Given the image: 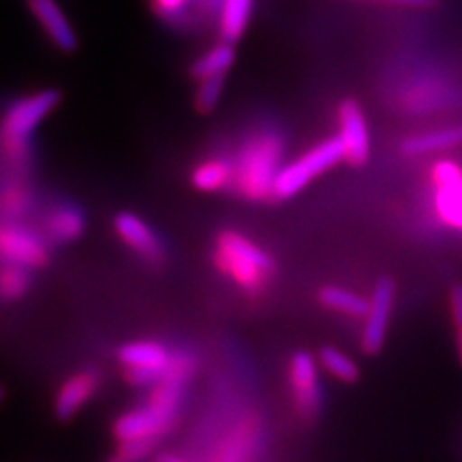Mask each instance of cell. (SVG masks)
<instances>
[{
	"label": "cell",
	"instance_id": "6da1fadb",
	"mask_svg": "<svg viewBox=\"0 0 462 462\" xmlns=\"http://www.w3.org/2000/svg\"><path fill=\"white\" fill-rule=\"evenodd\" d=\"M283 139L273 129H264L243 143L234 161V187L253 202L272 199L273 183L283 168Z\"/></svg>",
	"mask_w": 462,
	"mask_h": 462
},
{
	"label": "cell",
	"instance_id": "7a4b0ae2",
	"mask_svg": "<svg viewBox=\"0 0 462 462\" xmlns=\"http://www.w3.org/2000/svg\"><path fill=\"white\" fill-rule=\"evenodd\" d=\"M214 264L247 293H260L276 273L272 256L239 231H222L216 237Z\"/></svg>",
	"mask_w": 462,
	"mask_h": 462
},
{
	"label": "cell",
	"instance_id": "3957f363",
	"mask_svg": "<svg viewBox=\"0 0 462 462\" xmlns=\"http://www.w3.org/2000/svg\"><path fill=\"white\" fill-rule=\"evenodd\" d=\"M185 380L166 378L156 383L149 402L122 414L114 422V436L118 441L154 438L158 439L171 428L185 395Z\"/></svg>",
	"mask_w": 462,
	"mask_h": 462
},
{
	"label": "cell",
	"instance_id": "277c9868",
	"mask_svg": "<svg viewBox=\"0 0 462 462\" xmlns=\"http://www.w3.org/2000/svg\"><path fill=\"white\" fill-rule=\"evenodd\" d=\"M60 103V93L45 89L12 103L3 122V151L12 162L20 164L29 154V139L41 122Z\"/></svg>",
	"mask_w": 462,
	"mask_h": 462
},
{
	"label": "cell",
	"instance_id": "5b68a950",
	"mask_svg": "<svg viewBox=\"0 0 462 462\" xmlns=\"http://www.w3.org/2000/svg\"><path fill=\"white\" fill-rule=\"evenodd\" d=\"M341 161H345V151H343V143L339 135L314 144L310 151L300 154L297 161H293L291 164H285L280 170L278 180L273 183L272 199L273 200L291 199L293 195L305 189L314 178L328 171L329 168H334Z\"/></svg>",
	"mask_w": 462,
	"mask_h": 462
},
{
	"label": "cell",
	"instance_id": "8992f818",
	"mask_svg": "<svg viewBox=\"0 0 462 462\" xmlns=\"http://www.w3.org/2000/svg\"><path fill=\"white\" fill-rule=\"evenodd\" d=\"M433 185V212L453 231H462V166L441 158L430 170Z\"/></svg>",
	"mask_w": 462,
	"mask_h": 462
},
{
	"label": "cell",
	"instance_id": "52a82bcc",
	"mask_svg": "<svg viewBox=\"0 0 462 462\" xmlns=\"http://www.w3.org/2000/svg\"><path fill=\"white\" fill-rule=\"evenodd\" d=\"M0 253L3 264H14L22 268H41L47 264V245L33 229L18 222H5L0 229Z\"/></svg>",
	"mask_w": 462,
	"mask_h": 462
},
{
	"label": "cell",
	"instance_id": "ba28073f",
	"mask_svg": "<svg viewBox=\"0 0 462 462\" xmlns=\"http://www.w3.org/2000/svg\"><path fill=\"white\" fill-rule=\"evenodd\" d=\"M395 302V283L392 278H382L372 289L370 309L360 336V346L366 355H378L383 349L389 320H392Z\"/></svg>",
	"mask_w": 462,
	"mask_h": 462
},
{
	"label": "cell",
	"instance_id": "9c48e42d",
	"mask_svg": "<svg viewBox=\"0 0 462 462\" xmlns=\"http://www.w3.org/2000/svg\"><path fill=\"white\" fill-rule=\"evenodd\" d=\"M339 139L343 143L345 162L351 166H363L370 158V132L363 108L355 98H345L337 108Z\"/></svg>",
	"mask_w": 462,
	"mask_h": 462
},
{
	"label": "cell",
	"instance_id": "30bf717a",
	"mask_svg": "<svg viewBox=\"0 0 462 462\" xmlns=\"http://www.w3.org/2000/svg\"><path fill=\"white\" fill-rule=\"evenodd\" d=\"M289 378H291L299 414L305 420H314L322 407V393L318 385V368L310 353L299 351L293 355L289 365Z\"/></svg>",
	"mask_w": 462,
	"mask_h": 462
},
{
	"label": "cell",
	"instance_id": "8fae6325",
	"mask_svg": "<svg viewBox=\"0 0 462 462\" xmlns=\"http://www.w3.org/2000/svg\"><path fill=\"white\" fill-rule=\"evenodd\" d=\"M114 231L129 249L147 258L149 263H161L164 258V247L161 239L149 227L141 216L134 212H118L114 216Z\"/></svg>",
	"mask_w": 462,
	"mask_h": 462
},
{
	"label": "cell",
	"instance_id": "7c38bea8",
	"mask_svg": "<svg viewBox=\"0 0 462 462\" xmlns=\"http://www.w3.org/2000/svg\"><path fill=\"white\" fill-rule=\"evenodd\" d=\"M27 8L58 51L74 52L78 49V35L56 0H27Z\"/></svg>",
	"mask_w": 462,
	"mask_h": 462
},
{
	"label": "cell",
	"instance_id": "4fadbf2b",
	"mask_svg": "<svg viewBox=\"0 0 462 462\" xmlns=\"http://www.w3.org/2000/svg\"><path fill=\"white\" fill-rule=\"evenodd\" d=\"M97 374L95 372H79L68 378L62 387L58 389L54 399V414L58 420H69L83 404L91 399L97 392Z\"/></svg>",
	"mask_w": 462,
	"mask_h": 462
},
{
	"label": "cell",
	"instance_id": "5bb4252c",
	"mask_svg": "<svg viewBox=\"0 0 462 462\" xmlns=\"http://www.w3.org/2000/svg\"><path fill=\"white\" fill-rule=\"evenodd\" d=\"M457 147H462V125L431 129V132L411 135L402 141L401 151L407 156H426Z\"/></svg>",
	"mask_w": 462,
	"mask_h": 462
},
{
	"label": "cell",
	"instance_id": "9a60e30c",
	"mask_svg": "<svg viewBox=\"0 0 462 462\" xmlns=\"http://www.w3.org/2000/svg\"><path fill=\"white\" fill-rule=\"evenodd\" d=\"M118 360L124 368H158L168 370L171 353L154 341L125 343L118 349Z\"/></svg>",
	"mask_w": 462,
	"mask_h": 462
},
{
	"label": "cell",
	"instance_id": "2e32d148",
	"mask_svg": "<svg viewBox=\"0 0 462 462\" xmlns=\"http://www.w3.org/2000/svg\"><path fill=\"white\" fill-rule=\"evenodd\" d=\"M45 231L56 243L76 241L85 231V216L74 205H58L47 214Z\"/></svg>",
	"mask_w": 462,
	"mask_h": 462
},
{
	"label": "cell",
	"instance_id": "e0dca14e",
	"mask_svg": "<svg viewBox=\"0 0 462 462\" xmlns=\"http://www.w3.org/2000/svg\"><path fill=\"white\" fill-rule=\"evenodd\" d=\"M234 162L226 161V158H210V161L195 166L191 173V183L199 191L214 193L226 189L227 185H234Z\"/></svg>",
	"mask_w": 462,
	"mask_h": 462
},
{
	"label": "cell",
	"instance_id": "ac0fdd59",
	"mask_svg": "<svg viewBox=\"0 0 462 462\" xmlns=\"http://www.w3.org/2000/svg\"><path fill=\"white\" fill-rule=\"evenodd\" d=\"M234 62H236L234 42L222 41L218 45H214L205 54H200L191 66V76L197 81L210 79V78H226Z\"/></svg>",
	"mask_w": 462,
	"mask_h": 462
},
{
	"label": "cell",
	"instance_id": "d6986e66",
	"mask_svg": "<svg viewBox=\"0 0 462 462\" xmlns=\"http://www.w3.org/2000/svg\"><path fill=\"white\" fill-rule=\"evenodd\" d=\"M253 12V0H222L220 35L222 41L236 42L245 33Z\"/></svg>",
	"mask_w": 462,
	"mask_h": 462
},
{
	"label": "cell",
	"instance_id": "ffe728a7",
	"mask_svg": "<svg viewBox=\"0 0 462 462\" xmlns=\"http://www.w3.org/2000/svg\"><path fill=\"white\" fill-rule=\"evenodd\" d=\"M318 299L324 307L346 314V316H366L368 309H370V300H366L365 297H360L358 293L349 291V289L345 287H337V285H326L320 289V293H318Z\"/></svg>",
	"mask_w": 462,
	"mask_h": 462
},
{
	"label": "cell",
	"instance_id": "44dd1931",
	"mask_svg": "<svg viewBox=\"0 0 462 462\" xmlns=\"http://www.w3.org/2000/svg\"><path fill=\"white\" fill-rule=\"evenodd\" d=\"M318 360L339 382L355 383L358 380V366L336 346H322L320 353H318Z\"/></svg>",
	"mask_w": 462,
	"mask_h": 462
},
{
	"label": "cell",
	"instance_id": "7402d4cb",
	"mask_svg": "<svg viewBox=\"0 0 462 462\" xmlns=\"http://www.w3.org/2000/svg\"><path fill=\"white\" fill-rule=\"evenodd\" d=\"M32 280H29L27 268L14 266V264H3V273H0V291H3V299L6 302L22 299Z\"/></svg>",
	"mask_w": 462,
	"mask_h": 462
},
{
	"label": "cell",
	"instance_id": "603a6c76",
	"mask_svg": "<svg viewBox=\"0 0 462 462\" xmlns=\"http://www.w3.org/2000/svg\"><path fill=\"white\" fill-rule=\"evenodd\" d=\"M224 81L226 78H210V79L199 81L197 93H195V108L200 114H208L218 106L222 91H224Z\"/></svg>",
	"mask_w": 462,
	"mask_h": 462
},
{
	"label": "cell",
	"instance_id": "cb8c5ba5",
	"mask_svg": "<svg viewBox=\"0 0 462 462\" xmlns=\"http://www.w3.org/2000/svg\"><path fill=\"white\" fill-rule=\"evenodd\" d=\"M29 207V195L20 185H6L3 195V214L5 222H16Z\"/></svg>",
	"mask_w": 462,
	"mask_h": 462
},
{
	"label": "cell",
	"instance_id": "d4e9b609",
	"mask_svg": "<svg viewBox=\"0 0 462 462\" xmlns=\"http://www.w3.org/2000/svg\"><path fill=\"white\" fill-rule=\"evenodd\" d=\"M156 443H158V439H154V438H137V439L120 441L118 455L129 462H137V460L147 458L154 451Z\"/></svg>",
	"mask_w": 462,
	"mask_h": 462
},
{
	"label": "cell",
	"instance_id": "484cf974",
	"mask_svg": "<svg viewBox=\"0 0 462 462\" xmlns=\"http://www.w3.org/2000/svg\"><path fill=\"white\" fill-rule=\"evenodd\" d=\"M187 5H189V0H152V6L158 16L166 20L181 18L187 10Z\"/></svg>",
	"mask_w": 462,
	"mask_h": 462
},
{
	"label": "cell",
	"instance_id": "4316f807",
	"mask_svg": "<svg viewBox=\"0 0 462 462\" xmlns=\"http://www.w3.org/2000/svg\"><path fill=\"white\" fill-rule=\"evenodd\" d=\"M449 307L455 328H462V283H455L449 291Z\"/></svg>",
	"mask_w": 462,
	"mask_h": 462
},
{
	"label": "cell",
	"instance_id": "83f0119b",
	"mask_svg": "<svg viewBox=\"0 0 462 462\" xmlns=\"http://www.w3.org/2000/svg\"><path fill=\"white\" fill-rule=\"evenodd\" d=\"M382 3L402 8H433L439 0H382Z\"/></svg>",
	"mask_w": 462,
	"mask_h": 462
},
{
	"label": "cell",
	"instance_id": "f1b7e54d",
	"mask_svg": "<svg viewBox=\"0 0 462 462\" xmlns=\"http://www.w3.org/2000/svg\"><path fill=\"white\" fill-rule=\"evenodd\" d=\"M156 462H183V460L176 455H171V453H162V455H158Z\"/></svg>",
	"mask_w": 462,
	"mask_h": 462
},
{
	"label": "cell",
	"instance_id": "f546056e",
	"mask_svg": "<svg viewBox=\"0 0 462 462\" xmlns=\"http://www.w3.org/2000/svg\"><path fill=\"white\" fill-rule=\"evenodd\" d=\"M457 353H458V360L462 365V328H457Z\"/></svg>",
	"mask_w": 462,
	"mask_h": 462
},
{
	"label": "cell",
	"instance_id": "4dcf8cb0",
	"mask_svg": "<svg viewBox=\"0 0 462 462\" xmlns=\"http://www.w3.org/2000/svg\"><path fill=\"white\" fill-rule=\"evenodd\" d=\"M110 462H129V460H125L124 457H120V455H118V457H116V458H112Z\"/></svg>",
	"mask_w": 462,
	"mask_h": 462
}]
</instances>
